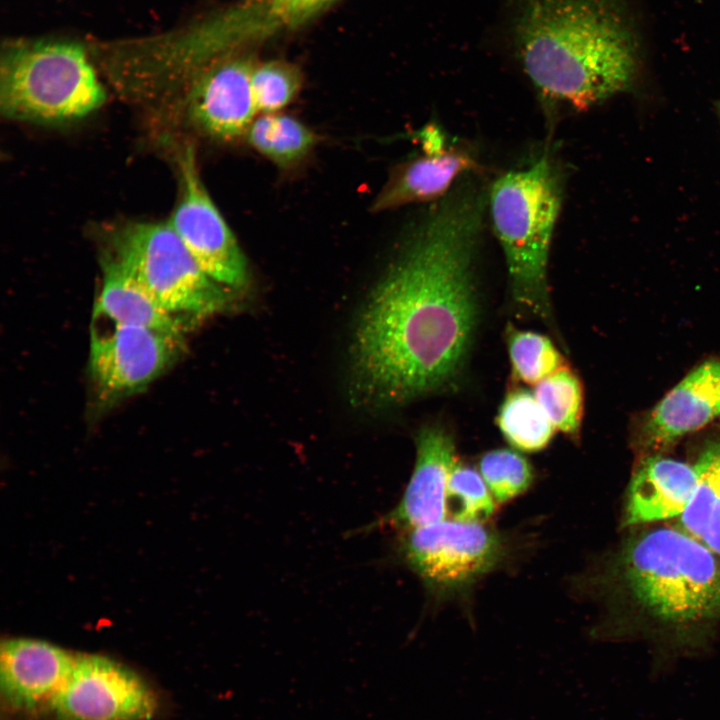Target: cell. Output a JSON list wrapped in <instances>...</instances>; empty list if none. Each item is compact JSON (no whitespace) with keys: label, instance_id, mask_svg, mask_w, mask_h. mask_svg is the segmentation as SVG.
<instances>
[{"label":"cell","instance_id":"23","mask_svg":"<svg viewBox=\"0 0 720 720\" xmlns=\"http://www.w3.org/2000/svg\"><path fill=\"white\" fill-rule=\"evenodd\" d=\"M494 511L495 500L481 474L457 459L447 482L446 513L455 521L483 523Z\"/></svg>","mask_w":720,"mask_h":720},{"label":"cell","instance_id":"1","mask_svg":"<svg viewBox=\"0 0 720 720\" xmlns=\"http://www.w3.org/2000/svg\"><path fill=\"white\" fill-rule=\"evenodd\" d=\"M486 200L471 180L453 188L373 290L352 347L360 400L400 404L443 388L461 371L477 324L473 264Z\"/></svg>","mask_w":720,"mask_h":720},{"label":"cell","instance_id":"17","mask_svg":"<svg viewBox=\"0 0 720 720\" xmlns=\"http://www.w3.org/2000/svg\"><path fill=\"white\" fill-rule=\"evenodd\" d=\"M92 322L149 328L184 336L186 323L159 305L112 257L103 261V279Z\"/></svg>","mask_w":720,"mask_h":720},{"label":"cell","instance_id":"21","mask_svg":"<svg viewBox=\"0 0 720 720\" xmlns=\"http://www.w3.org/2000/svg\"><path fill=\"white\" fill-rule=\"evenodd\" d=\"M506 344L513 377L527 385H536L546 377L568 367V363L550 338L538 332L506 329Z\"/></svg>","mask_w":720,"mask_h":720},{"label":"cell","instance_id":"22","mask_svg":"<svg viewBox=\"0 0 720 720\" xmlns=\"http://www.w3.org/2000/svg\"><path fill=\"white\" fill-rule=\"evenodd\" d=\"M533 393L556 430L571 438L579 434L584 410L583 386L569 366L540 381Z\"/></svg>","mask_w":720,"mask_h":720},{"label":"cell","instance_id":"24","mask_svg":"<svg viewBox=\"0 0 720 720\" xmlns=\"http://www.w3.org/2000/svg\"><path fill=\"white\" fill-rule=\"evenodd\" d=\"M479 471L498 503H505L524 493L534 480L529 461L512 449L487 451L479 461Z\"/></svg>","mask_w":720,"mask_h":720},{"label":"cell","instance_id":"18","mask_svg":"<svg viewBox=\"0 0 720 720\" xmlns=\"http://www.w3.org/2000/svg\"><path fill=\"white\" fill-rule=\"evenodd\" d=\"M693 465L696 486L681 527L720 555V435L705 444Z\"/></svg>","mask_w":720,"mask_h":720},{"label":"cell","instance_id":"20","mask_svg":"<svg viewBox=\"0 0 720 720\" xmlns=\"http://www.w3.org/2000/svg\"><path fill=\"white\" fill-rule=\"evenodd\" d=\"M496 424L511 446L525 452L543 450L556 432L534 393L523 387H513L506 393Z\"/></svg>","mask_w":720,"mask_h":720},{"label":"cell","instance_id":"9","mask_svg":"<svg viewBox=\"0 0 720 720\" xmlns=\"http://www.w3.org/2000/svg\"><path fill=\"white\" fill-rule=\"evenodd\" d=\"M178 168L179 196L168 224L208 276L230 289L242 288L248 281L246 258L202 182L192 146L180 153Z\"/></svg>","mask_w":720,"mask_h":720},{"label":"cell","instance_id":"5","mask_svg":"<svg viewBox=\"0 0 720 720\" xmlns=\"http://www.w3.org/2000/svg\"><path fill=\"white\" fill-rule=\"evenodd\" d=\"M105 101L89 49L80 42L25 38L2 47L0 110L6 118L70 122L88 116Z\"/></svg>","mask_w":720,"mask_h":720},{"label":"cell","instance_id":"19","mask_svg":"<svg viewBox=\"0 0 720 720\" xmlns=\"http://www.w3.org/2000/svg\"><path fill=\"white\" fill-rule=\"evenodd\" d=\"M245 136L258 153L280 168L303 160L318 142L317 135L301 121L279 113L254 119Z\"/></svg>","mask_w":720,"mask_h":720},{"label":"cell","instance_id":"27","mask_svg":"<svg viewBox=\"0 0 720 720\" xmlns=\"http://www.w3.org/2000/svg\"><path fill=\"white\" fill-rule=\"evenodd\" d=\"M716 109H717V113H718V116H719V119H720V100H719V101L717 102V104H716Z\"/></svg>","mask_w":720,"mask_h":720},{"label":"cell","instance_id":"16","mask_svg":"<svg viewBox=\"0 0 720 720\" xmlns=\"http://www.w3.org/2000/svg\"><path fill=\"white\" fill-rule=\"evenodd\" d=\"M695 486L693 463L659 455L646 458L628 487L624 525L680 517L692 499Z\"/></svg>","mask_w":720,"mask_h":720},{"label":"cell","instance_id":"8","mask_svg":"<svg viewBox=\"0 0 720 720\" xmlns=\"http://www.w3.org/2000/svg\"><path fill=\"white\" fill-rule=\"evenodd\" d=\"M184 352V339L149 328L92 322L89 375L97 402L111 406L139 391Z\"/></svg>","mask_w":720,"mask_h":720},{"label":"cell","instance_id":"13","mask_svg":"<svg viewBox=\"0 0 720 720\" xmlns=\"http://www.w3.org/2000/svg\"><path fill=\"white\" fill-rule=\"evenodd\" d=\"M418 138L422 154L394 169L372 203L374 212L440 200L461 176L481 169L469 151L449 144L440 128L433 124L422 129Z\"/></svg>","mask_w":720,"mask_h":720},{"label":"cell","instance_id":"7","mask_svg":"<svg viewBox=\"0 0 720 720\" xmlns=\"http://www.w3.org/2000/svg\"><path fill=\"white\" fill-rule=\"evenodd\" d=\"M396 559L413 571L436 599L470 591L508 556L506 538L483 523L438 521L398 532Z\"/></svg>","mask_w":720,"mask_h":720},{"label":"cell","instance_id":"14","mask_svg":"<svg viewBox=\"0 0 720 720\" xmlns=\"http://www.w3.org/2000/svg\"><path fill=\"white\" fill-rule=\"evenodd\" d=\"M75 657L43 640L12 638L2 641L0 688L7 708L31 712L49 707L68 679Z\"/></svg>","mask_w":720,"mask_h":720},{"label":"cell","instance_id":"12","mask_svg":"<svg viewBox=\"0 0 720 720\" xmlns=\"http://www.w3.org/2000/svg\"><path fill=\"white\" fill-rule=\"evenodd\" d=\"M456 460L453 436L440 425L423 427L416 436L415 465L401 499L358 532H400L441 521L446 515L447 482Z\"/></svg>","mask_w":720,"mask_h":720},{"label":"cell","instance_id":"15","mask_svg":"<svg viewBox=\"0 0 720 720\" xmlns=\"http://www.w3.org/2000/svg\"><path fill=\"white\" fill-rule=\"evenodd\" d=\"M720 415V361L692 369L648 413L638 437L646 449L662 448Z\"/></svg>","mask_w":720,"mask_h":720},{"label":"cell","instance_id":"11","mask_svg":"<svg viewBox=\"0 0 720 720\" xmlns=\"http://www.w3.org/2000/svg\"><path fill=\"white\" fill-rule=\"evenodd\" d=\"M255 63L238 50L216 58L197 72L181 92L190 124L216 140L245 136L258 112L251 86Z\"/></svg>","mask_w":720,"mask_h":720},{"label":"cell","instance_id":"26","mask_svg":"<svg viewBox=\"0 0 720 720\" xmlns=\"http://www.w3.org/2000/svg\"><path fill=\"white\" fill-rule=\"evenodd\" d=\"M332 0H260L276 29L295 27L318 14Z\"/></svg>","mask_w":720,"mask_h":720},{"label":"cell","instance_id":"6","mask_svg":"<svg viewBox=\"0 0 720 720\" xmlns=\"http://www.w3.org/2000/svg\"><path fill=\"white\" fill-rule=\"evenodd\" d=\"M112 258L165 310L186 320L223 311L230 288L208 276L168 222H135L114 237Z\"/></svg>","mask_w":720,"mask_h":720},{"label":"cell","instance_id":"10","mask_svg":"<svg viewBox=\"0 0 720 720\" xmlns=\"http://www.w3.org/2000/svg\"><path fill=\"white\" fill-rule=\"evenodd\" d=\"M157 696L141 676L106 656L76 655L48 709L58 720H151Z\"/></svg>","mask_w":720,"mask_h":720},{"label":"cell","instance_id":"3","mask_svg":"<svg viewBox=\"0 0 720 720\" xmlns=\"http://www.w3.org/2000/svg\"><path fill=\"white\" fill-rule=\"evenodd\" d=\"M612 572L631 601L665 625L687 628L720 618V555L683 529L630 539Z\"/></svg>","mask_w":720,"mask_h":720},{"label":"cell","instance_id":"2","mask_svg":"<svg viewBox=\"0 0 720 720\" xmlns=\"http://www.w3.org/2000/svg\"><path fill=\"white\" fill-rule=\"evenodd\" d=\"M516 8L517 55L544 99L586 111L631 87L637 41L617 0H517Z\"/></svg>","mask_w":720,"mask_h":720},{"label":"cell","instance_id":"4","mask_svg":"<svg viewBox=\"0 0 720 720\" xmlns=\"http://www.w3.org/2000/svg\"><path fill=\"white\" fill-rule=\"evenodd\" d=\"M562 195L560 169L543 154L529 166L501 175L487 196L512 298L522 310L544 319L551 314L547 267Z\"/></svg>","mask_w":720,"mask_h":720},{"label":"cell","instance_id":"25","mask_svg":"<svg viewBox=\"0 0 720 720\" xmlns=\"http://www.w3.org/2000/svg\"><path fill=\"white\" fill-rule=\"evenodd\" d=\"M251 86L258 112L277 113L299 93L302 75L295 65L282 60L255 63Z\"/></svg>","mask_w":720,"mask_h":720}]
</instances>
